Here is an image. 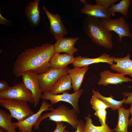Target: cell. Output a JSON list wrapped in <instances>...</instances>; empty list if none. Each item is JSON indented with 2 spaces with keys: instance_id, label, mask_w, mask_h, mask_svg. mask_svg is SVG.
<instances>
[{
  "instance_id": "1",
  "label": "cell",
  "mask_w": 132,
  "mask_h": 132,
  "mask_svg": "<svg viewBox=\"0 0 132 132\" xmlns=\"http://www.w3.org/2000/svg\"><path fill=\"white\" fill-rule=\"evenodd\" d=\"M55 53L54 45L50 44L26 49L17 56L13 72L17 77L29 70L38 75L42 74L50 68V60Z\"/></svg>"
},
{
  "instance_id": "2",
  "label": "cell",
  "mask_w": 132,
  "mask_h": 132,
  "mask_svg": "<svg viewBox=\"0 0 132 132\" xmlns=\"http://www.w3.org/2000/svg\"><path fill=\"white\" fill-rule=\"evenodd\" d=\"M83 28L93 42L108 49L112 47L111 34L104 27L100 19L87 16L83 20Z\"/></svg>"
},
{
  "instance_id": "3",
  "label": "cell",
  "mask_w": 132,
  "mask_h": 132,
  "mask_svg": "<svg viewBox=\"0 0 132 132\" xmlns=\"http://www.w3.org/2000/svg\"><path fill=\"white\" fill-rule=\"evenodd\" d=\"M78 114L73 109H70L65 105H61L56 109L53 108L50 112L41 115L33 127L35 129H38L41 122L45 119L49 118L48 120L56 122H66L74 129H76L79 121L78 120Z\"/></svg>"
},
{
  "instance_id": "4",
  "label": "cell",
  "mask_w": 132,
  "mask_h": 132,
  "mask_svg": "<svg viewBox=\"0 0 132 132\" xmlns=\"http://www.w3.org/2000/svg\"><path fill=\"white\" fill-rule=\"evenodd\" d=\"M25 101L0 98V106L8 110L12 118L21 121L35 113Z\"/></svg>"
},
{
  "instance_id": "5",
  "label": "cell",
  "mask_w": 132,
  "mask_h": 132,
  "mask_svg": "<svg viewBox=\"0 0 132 132\" xmlns=\"http://www.w3.org/2000/svg\"><path fill=\"white\" fill-rule=\"evenodd\" d=\"M67 67L62 69L50 68L44 73L38 75L40 88L44 93L49 92L58 79L62 76L68 74Z\"/></svg>"
},
{
  "instance_id": "6",
  "label": "cell",
  "mask_w": 132,
  "mask_h": 132,
  "mask_svg": "<svg viewBox=\"0 0 132 132\" xmlns=\"http://www.w3.org/2000/svg\"><path fill=\"white\" fill-rule=\"evenodd\" d=\"M83 91V89H80L72 94H69L67 91L61 95H54L49 91L43 93L41 98L44 100H49L52 105L56 104L60 101L67 102L72 105L73 109L79 114L80 111L78 105V101Z\"/></svg>"
},
{
  "instance_id": "7",
  "label": "cell",
  "mask_w": 132,
  "mask_h": 132,
  "mask_svg": "<svg viewBox=\"0 0 132 132\" xmlns=\"http://www.w3.org/2000/svg\"><path fill=\"white\" fill-rule=\"evenodd\" d=\"M0 98L13 99L25 101L34 104L31 92L26 87L23 82L18 83L6 90L0 92Z\"/></svg>"
},
{
  "instance_id": "8",
  "label": "cell",
  "mask_w": 132,
  "mask_h": 132,
  "mask_svg": "<svg viewBox=\"0 0 132 132\" xmlns=\"http://www.w3.org/2000/svg\"><path fill=\"white\" fill-rule=\"evenodd\" d=\"M100 19L105 29L110 32L114 31L118 34L119 42L121 41L123 37H132V34L129 26L122 17L115 19Z\"/></svg>"
},
{
  "instance_id": "9",
  "label": "cell",
  "mask_w": 132,
  "mask_h": 132,
  "mask_svg": "<svg viewBox=\"0 0 132 132\" xmlns=\"http://www.w3.org/2000/svg\"><path fill=\"white\" fill-rule=\"evenodd\" d=\"M38 74L32 70L24 72L21 75L22 81L26 87L31 92L34 99V106L37 107L42 94L39 83Z\"/></svg>"
},
{
  "instance_id": "10",
  "label": "cell",
  "mask_w": 132,
  "mask_h": 132,
  "mask_svg": "<svg viewBox=\"0 0 132 132\" xmlns=\"http://www.w3.org/2000/svg\"><path fill=\"white\" fill-rule=\"evenodd\" d=\"M43 8L50 22V33L56 40L64 37L67 33V31L63 23L60 16L50 12L44 6H43Z\"/></svg>"
},
{
  "instance_id": "11",
  "label": "cell",
  "mask_w": 132,
  "mask_h": 132,
  "mask_svg": "<svg viewBox=\"0 0 132 132\" xmlns=\"http://www.w3.org/2000/svg\"><path fill=\"white\" fill-rule=\"evenodd\" d=\"M52 105L51 104L48 103L45 100H44L42 102L40 109L36 113L21 121L12 123L16 125L19 130L24 132L32 131V127L41 115L42 112L46 110H52L54 108L51 107Z\"/></svg>"
},
{
  "instance_id": "12",
  "label": "cell",
  "mask_w": 132,
  "mask_h": 132,
  "mask_svg": "<svg viewBox=\"0 0 132 132\" xmlns=\"http://www.w3.org/2000/svg\"><path fill=\"white\" fill-rule=\"evenodd\" d=\"M100 78L98 84L104 86L109 84L117 85L123 82H132V79L118 73H114L108 70H105L99 74Z\"/></svg>"
},
{
  "instance_id": "13",
  "label": "cell",
  "mask_w": 132,
  "mask_h": 132,
  "mask_svg": "<svg viewBox=\"0 0 132 132\" xmlns=\"http://www.w3.org/2000/svg\"><path fill=\"white\" fill-rule=\"evenodd\" d=\"M84 4V7L81 11L87 16H91L100 19H111L108 10L103 6L96 4L91 5L85 0H80Z\"/></svg>"
},
{
  "instance_id": "14",
  "label": "cell",
  "mask_w": 132,
  "mask_h": 132,
  "mask_svg": "<svg viewBox=\"0 0 132 132\" xmlns=\"http://www.w3.org/2000/svg\"><path fill=\"white\" fill-rule=\"evenodd\" d=\"M79 38V37L74 38L63 37L57 40L54 45L55 53L65 52L73 55L78 50V49L74 47V44Z\"/></svg>"
},
{
  "instance_id": "15",
  "label": "cell",
  "mask_w": 132,
  "mask_h": 132,
  "mask_svg": "<svg viewBox=\"0 0 132 132\" xmlns=\"http://www.w3.org/2000/svg\"><path fill=\"white\" fill-rule=\"evenodd\" d=\"M113 60L116 63L110 66L112 70L124 75H129L132 77V61L130 59V55L128 53L124 57H113Z\"/></svg>"
},
{
  "instance_id": "16",
  "label": "cell",
  "mask_w": 132,
  "mask_h": 132,
  "mask_svg": "<svg viewBox=\"0 0 132 132\" xmlns=\"http://www.w3.org/2000/svg\"><path fill=\"white\" fill-rule=\"evenodd\" d=\"M113 58V57L110 56L109 55L105 53L103 54L98 57L94 58L82 57L79 56L75 58V60L73 64L74 67L79 68L100 62L107 63L111 65L114 64Z\"/></svg>"
},
{
  "instance_id": "17",
  "label": "cell",
  "mask_w": 132,
  "mask_h": 132,
  "mask_svg": "<svg viewBox=\"0 0 132 132\" xmlns=\"http://www.w3.org/2000/svg\"><path fill=\"white\" fill-rule=\"evenodd\" d=\"M40 0H35L28 4L25 12L28 21L33 27H38L39 25L41 15L39 4Z\"/></svg>"
},
{
  "instance_id": "18",
  "label": "cell",
  "mask_w": 132,
  "mask_h": 132,
  "mask_svg": "<svg viewBox=\"0 0 132 132\" xmlns=\"http://www.w3.org/2000/svg\"><path fill=\"white\" fill-rule=\"evenodd\" d=\"M89 68L86 66L81 68L75 67L72 69L69 68L68 74L71 79L72 88L74 92L80 90L84 75Z\"/></svg>"
},
{
  "instance_id": "19",
  "label": "cell",
  "mask_w": 132,
  "mask_h": 132,
  "mask_svg": "<svg viewBox=\"0 0 132 132\" xmlns=\"http://www.w3.org/2000/svg\"><path fill=\"white\" fill-rule=\"evenodd\" d=\"M75 60L73 55L66 53L60 54L56 53L50 60L51 68L62 69L67 67L69 64H73Z\"/></svg>"
},
{
  "instance_id": "20",
  "label": "cell",
  "mask_w": 132,
  "mask_h": 132,
  "mask_svg": "<svg viewBox=\"0 0 132 132\" xmlns=\"http://www.w3.org/2000/svg\"><path fill=\"white\" fill-rule=\"evenodd\" d=\"M72 88L71 78L68 74L61 77L54 86L50 89L49 92L54 95L63 93L69 90Z\"/></svg>"
},
{
  "instance_id": "21",
  "label": "cell",
  "mask_w": 132,
  "mask_h": 132,
  "mask_svg": "<svg viewBox=\"0 0 132 132\" xmlns=\"http://www.w3.org/2000/svg\"><path fill=\"white\" fill-rule=\"evenodd\" d=\"M118 120L116 127L114 129L116 132H127L129 124V117L130 114V109L122 107L118 109Z\"/></svg>"
},
{
  "instance_id": "22",
  "label": "cell",
  "mask_w": 132,
  "mask_h": 132,
  "mask_svg": "<svg viewBox=\"0 0 132 132\" xmlns=\"http://www.w3.org/2000/svg\"><path fill=\"white\" fill-rule=\"evenodd\" d=\"M90 114L85 117L84 126V132H114V129L109 128L107 124L100 126H95L92 123Z\"/></svg>"
},
{
  "instance_id": "23",
  "label": "cell",
  "mask_w": 132,
  "mask_h": 132,
  "mask_svg": "<svg viewBox=\"0 0 132 132\" xmlns=\"http://www.w3.org/2000/svg\"><path fill=\"white\" fill-rule=\"evenodd\" d=\"M92 92L93 95L106 103L113 111L121 107L122 104L124 103L126 100L125 98L122 100L118 101L114 99L112 95L109 97H104L101 95L99 91H95L94 89H92Z\"/></svg>"
},
{
  "instance_id": "24",
  "label": "cell",
  "mask_w": 132,
  "mask_h": 132,
  "mask_svg": "<svg viewBox=\"0 0 132 132\" xmlns=\"http://www.w3.org/2000/svg\"><path fill=\"white\" fill-rule=\"evenodd\" d=\"M12 117L10 114L0 109V127L7 132H16L15 129L17 127L12 124Z\"/></svg>"
},
{
  "instance_id": "25",
  "label": "cell",
  "mask_w": 132,
  "mask_h": 132,
  "mask_svg": "<svg viewBox=\"0 0 132 132\" xmlns=\"http://www.w3.org/2000/svg\"><path fill=\"white\" fill-rule=\"evenodd\" d=\"M131 3V0H121L117 4H113L108 10V12L110 16H114L116 12H119L126 16Z\"/></svg>"
},
{
  "instance_id": "26",
  "label": "cell",
  "mask_w": 132,
  "mask_h": 132,
  "mask_svg": "<svg viewBox=\"0 0 132 132\" xmlns=\"http://www.w3.org/2000/svg\"><path fill=\"white\" fill-rule=\"evenodd\" d=\"M90 103L92 108L95 111L101 109L106 110L107 108H110L106 103L93 95L92 96Z\"/></svg>"
},
{
  "instance_id": "27",
  "label": "cell",
  "mask_w": 132,
  "mask_h": 132,
  "mask_svg": "<svg viewBox=\"0 0 132 132\" xmlns=\"http://www.w3.org/2000/svg\"><path fill=\"white\" fill-rule=\"evenodd\" d=\"M107 112L106 110L101 109L95 111L94 114L99 118V121L101 125H106V120Z\"/></svg>"
},
{
  "instance_id": "28",
  "label": "cell",
  "mask_w": 132,
  "mask_h": 132,
  "mask_svg": "<svg viewBox=\"0 0 132 132\" xmlns=\"http://www.w3.org/2000/svg\"><path fill=\"white\" fill-rule=\"evenodd\" d=\"M119 0H96V4L101 5L107 10L113 3L119 1Z\"/></svg>"
},
{
  "instance_id": "29",
  "label": "cell",
  "mask_w": 132,
  "mask_h": 132,
  "mask_svg": "<svg viewBox=\"0 0 132 132\" xmlns=\"http://www.w3.org/2000/svg\"><path fill=\"white\" fill-rule=\"evenodd\" d=\"M56 123V126L53 132H63L67 125H64L62 122H58Z\"/></svg>"
},
{
  "instance_id": "30",
  "label": "cell",
  "mask_w": 132,
  "mask_h": 132,
  "mask_svg": "<svg viewBox=\"0 0 132 132\" xmlns=\"http://www.w3.org/2000/svg\"><path fill=\"white\" fill-rule=\"evenodd\" d=\"M122 95L124 98L127 97L124 103L125 104H132V92L125 91Z\"/></svg>"
},
{
  "instance_id": "31",
  "label": "cell",
  "mask_w": 132,
  "mask_h": 132,
  "mask_svg": "<svg viewBox=\"0 0 132 132\" xmlns=\"http://www.w3.org/2000/svg\"><path fill=\"white\" fill-rule=\"evenodd\" d=\"M10 87L6 81H0V92L5 91L8 89Z\"/></svg>"
},
{
  "instance_id": "32",
  "label": "cell",
  "mask_w": 132,
  "mask_h": 132,
  "mask_svg": "<svg viewBox=\"0 0 132 132\" xmlns=\"http://www.w3.org/2000/svg\"><path fill=\"white\" fill-rule=\"evenodd\" d=\"M84 123L83 120H80L79 121L76 131L75 132H84ZM63 132H69L66 129Z\"/></svg>"
},
{
  "instance_id": "33",
  "label": "cell",
  "mask_w": 132,
  "mask_h": 132,
  "mask_svg": "<svg viewBox=\"0 0 132 132\" xmlns=\"http://www.w3.org/2000/svg\"><path fill=\"white\" fill-rule=\"evenodd\" d=\"M131 118L129 120V125L131 126L132 124V104H131L130 108V109Z\"/></svg>"
},
{
  "instance_id": "34",
  "label": "cell",
  "mask_w": 132,
  "mask_h": 132,
  "mask_svg": "<svg viewBox=\"0 0 132 132\" xmlns=\"http://www.w3.org/2000/svg\"><path fill=\"white\" fill-rule=\"evenodd\" d=\"M0 132H7V131L2 128L0 129Z\"/></svg>"
},
{
  "instance_id": "35",
  "label": "cell",
  "mask_w": 132,
  "mask_h": 132,
  "mask_svg": "<svg viewBox=\"0 0 132 132\" xmlns=\"http://www.w3.org/2000/svg\"><path fill=\"white\" fill-rule=\"evenodd\" d=\"M18 132H23L21 130H19Z\"/></svg>"
},
{
  "instance_id": "36",
  "label": "cell",
  "mask_w": 132,
  "mask_h": 132,
  "mask_svg": "<svg viewBox=\"0 0 132 132\" xmlns=\"http://www.w3.org/2000/svg\"><path fill=\"white\" fill-rule=\"evenodd\" d=\"M31 131H31V130H30V131H27L26 132H31Z\"/></svg>"
}]
</instances>
